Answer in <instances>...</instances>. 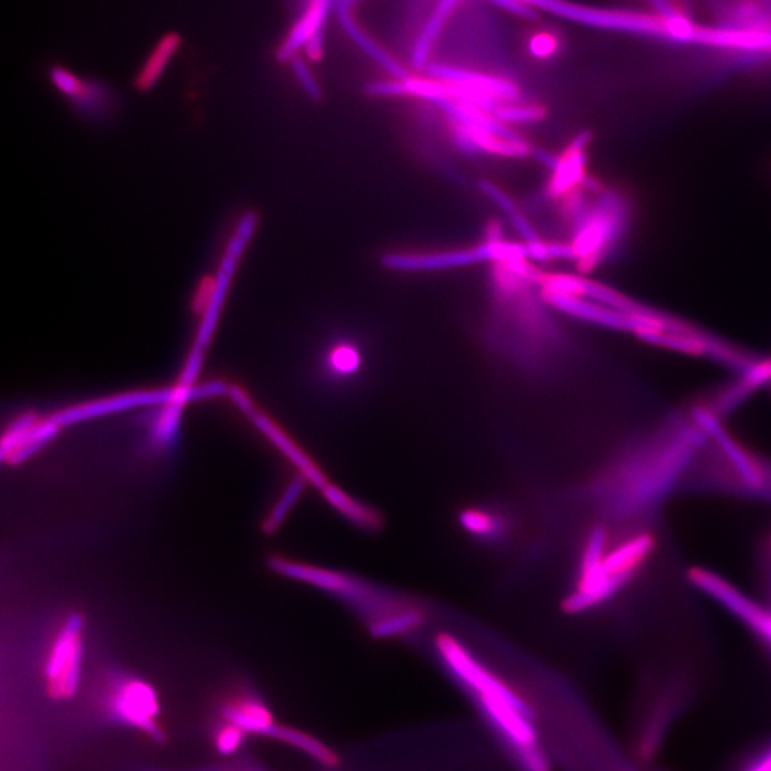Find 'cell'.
<instances>
[{
	"mask_svg": "<svg viewBox=\"0 0 771 771\" xmlns=\"http://www.w3.org/2000/svg\"><path fill=\"white\" fill-rule=\"evenodd\" d=\"M708 437L693 413L670 417L629 443L597 477V500L613 516L650 514L678 486Z\"/></svg>",
	"mask_w": 771,
	"mask_h": 771,
	"instance_id": "6da1fadb",
	"label": "cell"
},
{
	"mask_svg": "<svg viewBox=\"0 0 771 771\" xmlns=\"http://www.w3.org/2000/svg\"><path fill=\"white\" fill-rule=\"evenodd\" d=\"M446 669L469 691L491 733L520 771H550L534 710L517 691L466 646L447 656Z\"/></svg>",
	"mask_w": 771,
	"mask_h": 771,
	"instance_id": "7a4b0ae2",
	"label": "cell"
},
{
	"mask_svg": "<svg viewBox=\"0 0 771 771\" xmlns=\"http://www.w3.org/2000/svg\"><path fill=\"white\" fill-rule=\"evenodd\" d=\"M268 567L277 575L316 587V589L326 591V594L355 607L356 610L367 616L371 625L406 606L402 601L390 599V596L382 594L375 587L367 585L366 581L342 574V571L302 564V561L278 556H273L268 560Z\"/></svg>",
	"mask_w": 771,
	"mask_h": 771,
	"instance_id": "3957f363",
	"label": "cell"
},
{
	"mask_svg": "<svg viewBox=\"0 0 771 771\" xmlns=\"http://www.w3.org/2000/svg\"><path fill=\"white\" fill-rule=\"evenodd\" d=\"M103 718L122 728L138 731L154 741L165 739L161 724L162 704L156 689L132 673H114L101 693Z\"/></svg>",
	"mask_w": 771,
	"mask_h": 771,
	"instance_id": "277c9868",
	"label": "cell"
},
{
	"mask_svg": "<svg viewBox=\"0 0 771 771\" xmlns=\"http://www.w3.org/2000/svg\"><path fill=\"white\" fill-rule=\"evenodd\" d=\"M84 623L72 613L59 625L44 650L42 678L47 694L59 703L77 698L81 690L84 660Z\"/></svg>",
	"mask_w": 771,
	"mask_h": 771,
	"instance_id": "5b68a950",
	"label": "cell"
},
{
	"mask_svg": "<svg viewBox=\"0 0 771 771\" xmlns=\"http://www.w3.org/2000/svg\"><path fill=\"white\" fill-rule=\"evenodd\" d=\"M609 550V535L603 526H596L587 536L579 564V577L575 591L565 599V610L581 613L613 599L630 581L610 577L603 567Z\"/></svg>",
	"mask_w": 771,
	"mask_h": 771,
	"instance_id": "8992f818",
	"label": "cell"
},
{
	"mask_svg": "<svg viewBox=\"0 0 771 771\" xmlns=\"http://www.w3.org/2000/svg\"><path fill=\"white\" fill-rule=\"evenodd\" d=\"M529 257L526 245L500 242L490 239L489 242L475 248L430 253H387L382 257V265L397 272H432L445 268L476 265L484 262L509 263L526 261Z\"/></svg>",
	"mask_w": 771,
	"mask_h": 771,
	"instance_id": "52a82bcc",
	"label": "cell"
},
{
	"mask_svg": "<svg viewBox=\"0 0 771 771\" xmlns=\"http://www.w3.org/2000/svg\"><path fill=\"white\" fill-rule=\"evenodd\" d=\"M256 226L257 216L253 212L246 213V215L242 217L241 223H239L235 235H233L225 256H223L221 268H219L215 301H213L206 315L202 317L201 329L197 332L196 343L193 349L205 353L209 342L212 339L213 332L216 329L219 315H221L223 303H225L229 286H231L232 277L235 275L237 263L241 261L242 253L245 251L248 241H251Z\"/></svg>",
	"mask_w": 771,
	"mask_h": 771,
	"instance_id": "ba28073f",
	"label": "cell"
},
{
	"mask_svg": "<svg viewBox=\"0 0 771 771\" xmlns=\"http://www.w3.org/2000/svg\"><path fill=\"white\" fill-rule=\"evenodd\" d=\"M61 429L52 416L47 419L37 413H23L3 433L0 445L2 460L8 465H21L49 445Z\"/></svg>",
	"mask_w": 771,
	"mask_h": 771,
	"instance_id": "9c48e42d",
	"label": "cell"
},
{
	"mask_svg": "<svg viewBox=\"0 0 771 771\" xmlns=\"http://www.w3.org/2000/svg\"><path fill=\"white\" fill-rule=\"evenodd\" d=\"M171 395L172 387L171 389L123 393V395L103 397V399L91 400L88 403H82V405L67 407V409L54 413L52 417L59 426L63 427L74 425V423H81L89 419H97V417L112 415V413L136 409V407H159L162 406L163 403H166Z\"/></svg>",
	"mask_w": 771,
	"mask_h": 771,
	"instance_id": "30bf717a",
	"label": "cell"
},
{
	"mask_svg": "<svg viewBox=\"0 0 771 771\" xmlns=\"http://www.w3.org/2000/svg\"><path fill=\"white\" fill-rule=\"evenodd\" d=\"M219 713L221 720L235 724L247 736H265L273 739L278 728L275 714L265 700L252 691L229 696L219 708Z\"/></svg>",
	"mask_w": 771,
	"mask_h": 771,
	"instance_id": "8fae6325",
	"label": "cell"
},
{
	"mask_svg": "<svg viewBox=\"0 0 771 771\" xmlns=\"http://www.w3.org/2000/svg\"><path fill=\"white\" fill-rule=\"evenodd\" d=\"M247 417L253 422V425L256 426V429L286 457L288 463H291L293 467H296L298 476H302L307 484H311L321 491L323 487L329 485L327 477L323 474L321 467L316 465V461L297 445L295 439H293L287 432L283 430L276 422H273L266 413H262L256 407Z\"/></svg>",
	"mask_w": 771,
	"mask_h": 771,
	"instance_id": "7c38bea8",
	"label": "cell"
},
{
	"mask_svg": "<svg viewBox=\"0 0 771 771\" xmlns=\"http://www.w3.org/2000/svg\"><path fill=\"white\" fill-rule=\"evenodd\" d=\"M51 78L58 91L87 116H103L111 109V93L103 88V84L82 81L77 74L63 68H53Z\"/></svg>",
	"mask_w": 771,
	"mask_h": 771,
	"instance_id": "4fadbf2b",
	"label": "cell"
},
{
	"mask_svg": "<svg viewBox=\"0 0 771 771\" xmlns=\"http://www.w3.org/2000/svg\"><path fill=\"white\" fill-rule=\"evenodd\" d=\"M655 547L656 539L651 534L635 535L611 549L609 547L603 560L606 574L628 581L633 580L653 554Z\"/></svg>",
	"mask_w": 771,
	"mask_h": 771,
	"instance_id": "5bb4252c",
	"label": "cell"
},
{
	"mask_svg": "<svg viewBox=\"0 0 771 771\" xmlns=\"http://www.w3.org/2000/svg\"><path fill=\"white\" fill-rule=\"evenodd\" d=\"M427 71L436 81L475 89V91L490 94L496 101H511L517 97L515 83L506 81V79L490 77V74L476 73L467 71V69L449 67V64H432Z\"/></svg>",
	"mask_w": 771,
	"mask_h": 771,
	"instance_id": "9a60e30c",
	"label": "cell"
},
{
	"mask_svg": "<svg viewBox=\"0 0 771 771\" xmlns=\"http://www.w3.org/2000/svg\"><path fill=\"white\" fill-rule=\"evenodd\" d=\"M322 494L327 504H329L337 514L345 517L351 524L359 527V529H379L382 519L381 516L377 515V511L363 505L362 501L353 499V497L346 494L345 490H342L341 487L329 484L323 487Z\"/></svg>",
	"mask_w": 771,
	"mask_h": 771,
	"instance_id": "2e32d148",
	"label": "cell"
},
{
	"mask_svg": "<svg viewBox=\"0 0 771 771\" xmlns=\"http://www.w3.org/2000/svg\"><path fill=\"white\" fill-rule=\"evenodd\" d=\"M587 143V134L581 133L570 144L569 152L561 158L560 165L554 172L550 182V193L554 196L565 195L577 183L584 182V149Z\"/></svg>",
	"mask_w": 771,
	"mask_h": 771,
	"instance_id": "e0dca14e",
	"label": "cell"
},
{
	"mask_svg": "<svg viewBox=\"0 0 771 771\" xmlns=\"http://www.w3.org/2000/svg\"><path fill=\"white\" fill-rule=\"evenodd\" d=\"M185 407L186 405L173 400L172 397H169V400L162 406L156 407L153 419L149 423V437L156 449H169L176 440Z\"/></svg>",
	"mask_w": 771,
	"mask_h": 771,
	"instance_id": "ac0fdd59",
	"label": "cell"
},
{
	"mask_svg": "<svg viewBox=\"0 0 771 771\" xmlns=\"http://www.w3.org/2000/svg\"><path fill=\"white\" fill-rule=\"evenodd\" d=\"M273 740L282 741L291 748L302 751L303 754L308 755L312 760L317 761L323 768H336L339 764V758L335 751H333L329 745L323 743V741L313 738V736L305 733V731L293 729L291 726L278 724Z\"/></svg>",
	"mask_w": 771,
	"mask_h": 771,
	"instance_id": "d6986e66",
	"label": "cell"
},
{
	"mask_svg": "<svg viewBox=\"0 0 771 771\" xmlns=\"http://www.w3.org/2000/svg\"><path fill=\"white\" fill-rule=\"evenodd\" d=\"M459 521L467 534L486 541L500 540L509 529L504 515L490 509H480V507L463 510Z\"/></svg>",
	"mask_w": 771,
	"mask_h": 771,
	"instance_id": "ffe728a7",
	"label": "cell"
},
{
	"mask_svg": "<svg viewBox=\"0 0 771 771\" xmlns=\"http://www.w3.org/2000/svg\"><path fill=\"white\" fill-rule=\"evenodd\" d=\"M179 47H181V39L176 34H169V37L163 38L158 43L146 63L143 64L142 71L138 74L136 88L139 91H151L159 79H161L162 73L165 72Z\"/></svg>",
	"mask_w": 771,
	"mask_h": 771,
	"instance_id": "44dd1931",
	"label": "cell"
},
{
	"mask_svg": "<svg viewBox=\"0 0 771 771\" xmlns=\"http://www.w3.org/2000/svg\"><path fill=\"white\" fill-rule=\"evenodd\" d=\"M425 623V615L415 606L407 605L383 619L371 625V633L377 639L396 638L405 636L422 628Z\"/></svg>",
	"mask_w": 771,
	"mask_h": 771,
	"instance_id": "7402d4cb",
	"label": "cell"
},
{
	"mask_svg": "<svg viewBox=\"0 0 771 771\" xmlns=\"http://www.w3.org/2000/svg\"><path fill=\"white\" fill-rule=\"evenodd\" d=\"M307 481L303 479L302 476H297L293 479L291 484L286 486V489L282 491L275 505H273L272 510L268 511L265 521H263V530L266 534H275V531L283 525L286 520L288 514H291L293 507L301 499L303 490H305Z\"/></svg>",
	"mask_w": 771,
	"mask_h": 771,
	"instance_id": "603a6c76",
	"label": "cell"
},
{
	"mask_svg": "<svg viewBox=\"0 0 771 771\" xmlns=\"http://www.w3.org/2000/svg\"><path fill=\"white\" fill-rule=\"evenodd\" d=\"M247 740L245 731L236 728L235 724L229 723L225 720H219L217 724L213 726L212 743L219 754L233 755L239 750L243 749Z\"/></svg>",
	"mask_w": 771,
	"mask_h": 771,
	"instance_id": "cb8c5ba5",
	"label": "cell"
},
{
	"mask_svg": "<svg viewBox=\"0 0 771 771\" xmlns=\"http://www.w3.org/2000/svg\"><path fill=\"white\" fill-rule=\"evenodd\" d=\"M361 367V355L351 345H339L333 347L327 355V369L336 377H347L355 375Z\"/></svg>",
	"mask_w": 771,
	"mask_h": 771,
	"instance_id": "d4e9b609",
	"label": "cell"
},
{
	"mask_svg": "<svg viewBox=\"0 0 771 771\" xmlns=\"http://www.w3.org/2000/svg\"><path fill=\"white\" fill-rule=\"evenodd\" d=\"M495 116L499 119L501 123L509 124H525L540 121L545 116L544 109L539 106H529V104H515V106H504L497 108Z\"/></svg>",
	"mask_w": 771,
	"mask_h": 771,
	"instance_id": "484cf974",
	"label": "cell"
},
{
	"mask_svg": "<svg viewBox=\"0 0 771 771\" xmlns=\"http://www.w3.org/2000/svg\"><path fill=\"white\" fill-rule=\"evenodd\" d=\"M216 276H205L199 282L192 298V311L199 316H205L216 296Z\"/></svg>",
	"mask_w": 771,
	"mask_h": 771,
	"instance_id": "4316f807",
	"label": "cell"
},
{
	"mask_svg": "<svg viewBox=\"0 0 771 771\" xmlns=\"http://www.w3.org/2000/svg\"><path fill=\"white\" fill-rule=\"evenodd\" d=\"M479 189L489 201L494 202L495 205L500 209V211H504L509 216L515 215L517 207L514 199L501 191L499 186H496L495 183L489 181H481L479 183Z\"/></svg>",
	"mask_w": 771,
	"mask_h": 771,
	"instance_id": "83f0119b",
	"label": "cell"
},
{
	"mask_svg": "<svg viewBox=\"0 0 771 771\" xmlns=\"http://www.w3.org/2000/svg\"><path fill=\"white\" fill-rule=\"evenodd\" d=\"M293 72H295L297 81L301 82L303 91L306 92L307 97L311 99H321L322 92L319 84H317L316 79L313 78L308 67L301 59H293L292 63Z\"/></svg>",
	"mask_w": 771,
	"mask_h": 771,
	"instance_id": "f1b7e54d",
	"label": "cell"
},
{
	"mask_svg": "<svg viewBox=\"0 0 771 771\" xmlns=\"http://www.w3.org/2000/svg\"><path fill=\"white\" fill-rule=\"evenodd\" d=\"M510 221L511 225H514V227L516 229V232L525 239L526 245H531V243L540 241L539 236H537L534 226H531L529 221H527L525 216H521L519 212H516L515 215H511Z\"/></svg>",
	"mask_w": 771,
	"mask_h": 771,
	"instance_id": "f546056e",
	"label": "cell"
},
{
	"mask_svg": "<svg viewBox=\"0 0 771 771\" xmlns=\"http://www.w3.org/2000/svg\"><path fill=\"white\" fill-rule=\"evenodd\" d=\"M530 51L535 57L546 58L556 51L555 39L550 34H537L530 42Z\"/></svg>",
	"mask_w": 771,
	"mask_h": 771,
	"instance_id": "4dcf8cb0",
	"label": "cell"
},
{
	"mask_svg": "<svg viewBox=\"0 0 771 771\" xmlns=\"http://www.w3.org/2000/svg\"><path fill=\"white\" fill-rule=\"evenodd\" d=\"M760 555L761 569H763L765 587H768L769 596L771 599V534H769L768 539H765L763 549H761Z\"/></svg>",
	"mask_w": 771,
	"mask_h": 771,
	"instance_id": "1f68e13d",
	"label": "cell"
},
{
	"mask_svg": "<svg viewBox=\"0 0 771 771\" xmlns=\"http://www.w3.org/2000/svg\"><path fill=\"white\" fill-rule=\"evenodd\" d=\"M547 251H549V258L577 257L574 245H567V243H547Z\"/></svg>",
	"mask_w": 771,
	"mask_h": 771,
	"instance_id": "d6a6232c",
	"label": "cell"
},
{
	"mask_svg": "<svg viewBox=\"0 0 771 771\" xmlns=\"http://www.w3.org/2000/svg\"><path fill=\"white\" fill-rule=\"evenodd\" d=\"M534 156L540 165H544L550 171H556L557 166L560 165L561 158H557L556 154L545 151V149H535Z\"/></svg>",
	"mask_w": 771,
	"mask_h": 771,
	"instance_id": "836d02e7",
	"label": "cell"
},
{
	"mask_svg": "<svg viewBox=\"0 0 771 771\" xmlns=\"http://www.w3.org/2000/svg\"><path fill=\"white\" fill-rule=\"evenodd\" d=\"M527 253H529L530 258L535 261H547L549 258V251H547V243L541 241L531 243V245H526Z\"/></svg>",
	"mask_w": 771,
	"mask_h": 771,
	"instance_id": "e575fe53",
	"label": "cell"
},
{
	"mask_svg": "<svg viewBox=\"0 0 771 771\" xmlns=\"http://www.w3.org/2000/svg\"><path fill=\"white\" fill-rule=\"evenodd\" d=\"M205 771H263V770L255 768V765L246 764V765H235V768H223V769H213V770H205Z\"/></svg>",
	"mask_w": 771,
	"mask_h": 771,
	"instance_id": "d590c367",
	"label": "cell"
}]
</instances>
